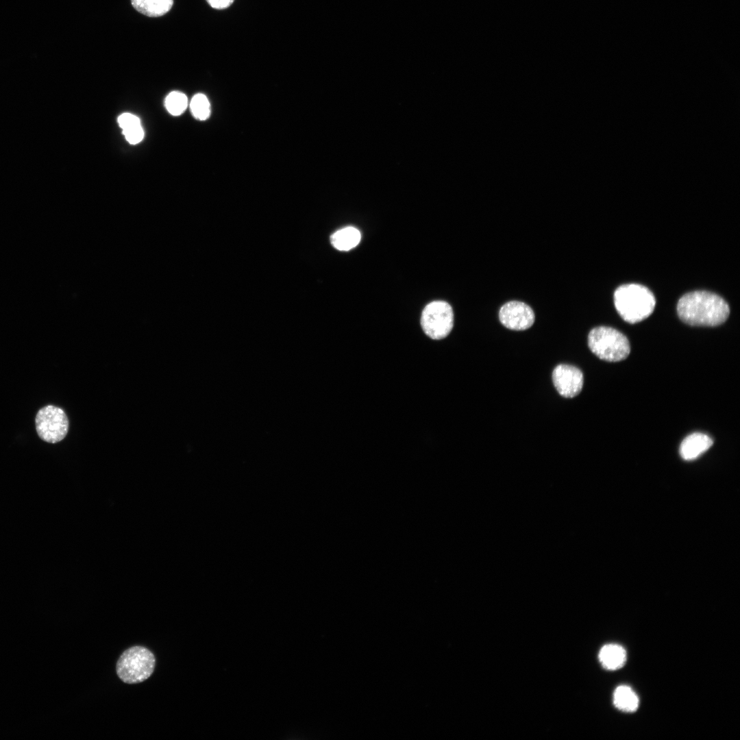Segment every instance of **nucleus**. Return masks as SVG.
<instances>
[{
	"label": "nucleus",
	"instance_id": "1",
	"mask_svg": "<svg viewBox=\"0 0 740 740\" xmlns=\"http://www.w3.org/2000/svg\"><path fill=\"white\" fill-rule=\"evenodd\" d=\"M677 312L685 323L693 326H717L730 313L727 302L718 295L705 291L686 293L679 299Z\"/></svg>",
	"mask_w": 740,
	"mask_h": 740
},
{
	"label": "nucleus",
	"instance_id": "2",
	"mask_svg": "<svg viewBox=\"0 0 740 740\" xmlns=\"http://www.w3.org/2000/svg\"><path fill=\"white\" fill-rule=\"evenodd\" d=\"M619 314L628 323H635L648 318L654 311L656 299L647 287L638 284L619 286L614 293Z\"/></svg>",
	"mask_w": 740,
	"mask_h": 740
},
{
	"label": "nucleus",
	"instance_id": "3",
	"mask_svg": "<svg viewBox=\"0 0 740 740\" xmlns=\"http://www.w3.org/2000/svg\"><path fill=\"white\" fill-rule=\"evenodd\" d=\"M588 346L596 356L607 362L623 360L630 352L627 337L616 329L607 326H598L589 332Z\"/></svg>",
	"mask_w": 740,
	"mask_h": 740
},
{
	"label": "nucleus",
	"instance_id": "4",
	"mask_svg": "<svg viewBox=\"0 0 740 740\" xmlns=\"http://www.w3.org/2000/svg\"><path fill=\"white\" fill-rule=\"evenodd\" d=\"M155 665V656L149 649L134 646L125 650L120 656L116 663V673L125 683H139L152 674Z\"/></svg>",
	"mask_w": 740,
	"mask_h": 740
},
{
	"label": "nucleus",
	"instance_id": "5",
	"mask_svg": "<svg viewBox=\"0 0 740 740\" xmlns=\"http://www.w3.org/2000/svg\"><path fill=\"white\" fill-rule=\"evenodd\" d=\"M421 325L424 333L430 338L441 340L445 338L454 326V312L446 301H434L423 310Z\"/></svg>",
	"mask_w": 740,
	"mask_h": 740
},
{
	"label": "nucleus",
	"instance_id": "6",
	"mask_svg": "<svg viewBox=\"0 0 740 740\" xmlns=\"http://www.w3.org/2000/svg\"><path fill=\"white\" fill-rule=\"evenodd\" d=\"M35 422L40 438L50 443L62 441L69 430V419L64 411L53 405L46 406L39 410Z\"/></svg>",
	"mask_w": 740,
	"mask_h": 740
},
{
	"label": "nucleus",
	"instance_id": "7",
	"mask_svg": "<svg viewBox=\"0 0 740 740\" xmlns=\"http://www.w3.org/2000/svg\"><path fill=\"white\" fill-rule=\"evenodd\" d=\"M499 319L508 329L516 331L530 328L535 321L532 308L519 301H510L502 306L499 310Z\"/></svg>",
	"mask_w": 740,
	"mask_h": 740
},
{
	"label": "nucleus",
	"instance_id": "8",
	"mask_svg": "<svg viewBox=\"0 0 740 740\" xmlns=\"http://www.w3.org/2000/svg\"><path fill=\"white\" fill-rule=\"evenodd\" d=\"M554 386L563 397L573 398L582 391L584 376L580 369L567 364H560L553 370L552 375Z\"/></svg>",
	"mask_w": 740,
	"mask_h": 740
},
{
	"label": "nucleus",
	"instance_id": "9",
	"mask_svg": "<svg viewBox=\"0 0 740 740\" xmlns=\"http://www.w3.org/2000/svg\"><path fill=\"white\" fill-rule=\"evenodd\" d=\"M713 441L707 434L695 432L687 436L681 443L680 454L685 460H692L706 452Z\"/></svg>",
	"mask_w": 740,
	"mask_h": 740
},
{
	"label": "nucleus",
	"instance_id": "10",
	"mask_svg": "<svg viewBox=\"0 0 740 740\" xmlns=\"http://www.w3.org/2000/svg\"><path fill=\"white\" fill-rule=\"evenodd\" d=\"M599 659L604 667L615 670L624 666L626 660V650L617 644H608L602 648Z\"/></svg>",
	"mask_w": 740,
	"mask_h": 740
},
{
	"label": "nucleus",
	"instance_id": "11",
	"mask_svg": "<svg viewBox=\"0 0 740 740\" xmlns=\"http://www.w3.org/2000/svg\"><path fill=\"white\" fill-rule=\"evenodd\" d=\"M360 238L361 234L358 230L354 227H346L332 234L330 242L336 249L348 251L355 247Z\"/></svg>",
	"mask_w": 740,
	"mask_h": 740
},
{
	"label": "nucleus",
	"instance_id": "12",
	"mask_svg": "<svg viewBox=\"0 0 740 740\" xmlns=\"http://www.w3.org/2000/svg\"><path fill=\"white\" fill-rule=\"evenodd\" d=\"M131 3L140 13L150 17H158L171 9L173 0H131Z\"/></svg>",
	"mask_w": 740,
	"mask_h": 740
},
{
	"label": "nucleus",
	"instance_id": "13",
	"mask_svg": "<svg viewBox=\"0 0 740 740\" xmlns=\"http://www.w3.org/2000/svg\"><path fill=\"white\" fill-rule=\"evenodd\" d=\"M615 706L625 712H634L639 706V698L633 690L625 685L618 687L613 695Z\"/></svg>",
	"mask_w": 740,
	"mask_h": 740
},
{
	"label": "nucleus",
	"instance_id": "14",
	"mask_svg": "<svg viewBox=\"0 0 740 740\" xmlns=\"http://www.w3.org/2000/svg\"><path fill=\"white\" fill-rule=\"evenodd\" d=\"M165 107L168 112L173 115L182 114L188 106L187 97L179 91L171 92L165 99Z\"/></svg>",
	"mask_w": 740,
	"mask_h": 740
},
{
	"label": "nucleus",
	"instance_id": "15",
	"mask_svg": "<svg viewBox=\"0 0 740 740\" xmlns=\"http://www.w3.org/2000/svg\"><path fill=\"white\" fill-rule=\"evenodd\" d=\"M190 108L193 115L199 120L207 119L210 114V102L206 95L196 94L190 101Z\"/></svg>",
	"mask_w": 740,
	"mask_h": 740
},
{
	"label": "nucleus",
	"instance_id": "16",
	"mask_svg": "<svg viewBox=\"0 0 740 740\" xmlns=\"http://www.w3.org/2000/svg\"><path fill=\"white\" fill-rule=\"evenodd\" d=\"M118 123L123 130L141 125L139 118L130 113H123L121 114L118 118Z\"/></svg>",
	"mask_w": 740,
	"mask_h": 740
},
{
	"label": "nucleus",
	"instance_id": "17",
	"mask_svg": "<svg viewBox=\"0 0 740 740\" xmlns=\"http://www.w3.org/2000/svg\"><path fill=\"white\" fill-rule=\"evenodd\" d=\"M123 134L125 136V139L130 144L136 145L139 143L144 137V131L140 125L123 130Z\"/></svg>",
	"mask_w": 740,
	"mask_h": 740
},
{
	"label": "nucleus",
	"instance_id": "18",
	"mask_svg": "<svg viewBox=\"0 0 740 740\" xmlns=\"http://www.w3.org/2000/svg\"><path fill=\"white\" fill-rule=\"evenodd\" d=\"M209 5L218 10H223L230 6L234 0H206Z\"/></svg>",
	"mask_w": 740,
	"mask_h": 740
}]
</instances>
